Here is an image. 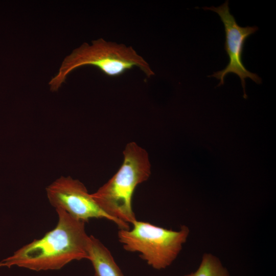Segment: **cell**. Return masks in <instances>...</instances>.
Masks as SVG:
<instances>
[{"label":"cell","instance_id":"cell-5","mask_svg":"<svg viewBox=\"0 0 276 276\" xmlns=\"http://www.w3.org/2000/svg\"><path fill=\"white\" fill-rule=\"evenodd\" d=\"M203 9L214 11L220 16L224 25L225 33L224 50L229 57V62L226 66L221 71L214 73L210 77L219 80L220 82L217 86H220L224 84V79L228 74H236L241 80L243 90V98L247 99L245 90L246 78H249L258 84L262 83L261 78L257 74L247 70L242 62L244 44L249 36L258 30V28L257 26H240L234 16L230 13L228 1L217 7H205Z\"/></svg>","mask_w":276,"mask_h":276},{"label":"cell","instance_id":"cell-8","mask_svg":"<svg viewBox=\"0 0 276 276\" xmlns=\"http://www.w3.org/2000/svg\"><path fill=\"white\" fill-rule=\"evenodd\" d=\"M184 276H229L220 260L211 254L203 255L198 269Z\"/></svg>","mask_w":276,"mask_h":276},{"label":"cell","instance_id":"cell-7","mask_svg":"<svg viewBox=\"0 0 276 276\" xmlns=\"http://www.w3.org/2000/svg\"><path fill=\"white\" fill-rule=\"evenodd\" d=\"M87 251L95 276H124L108 249L92 235L89 236Z\"/></svg>","mask_w":276,"mask_h":276},{"label":"cell","instance_id":"cell-2","mask_svg":"<svg viewBox=\"0 0 276 276\" xmlns=\"http://www.w3.org/2000/svg\"><path fill=\"white\" fill-rule=\"evenodd\" d=\"M123 154L118 171L91 196L106 213L128 229L129 224L136 220L132 196L136 187L149 178L151 166L147 151L135 142L128 143Z\"/></svg>","mask_w":276,"mask_h":276},{"label":"cell","instance_id":"cell-1","mask_svg":"<svg viewBox=\"0 0 276 276\" xmlns=\"http://www.w3.org/2000/svg\"><path fill=\"white\" fill-rule=\"evenodd\" d=\"M56 226L0 261V268L17 266L32 270H58L74 260L88 259L89 236L85 222L61 209Z\"/></svg>","mask_w":276,"mask_h":276},{"label":"cell","instance_id":"cell-3","mask_svg":"<svg viewBox=\"0 0 276 276\" xmlns=\"http://www.w3.org/2000/svg\"><path fill=\"white\" fill-rule=\"evenodd\" d=\"M86 65L95 66L111 77L119 76L135 66L148 78L155 74L146 61L131 47L100 38L93 41L91 45L83 43L64 59L58 74L49 83L51 90L57 91L70 73Z\"/></svg>","mask_w":276,"mask_h":276},{"label":"cell","instance_id":"cell-6","mask_svg":"<svg viewBox=\"0 0 276 276\" xmlns=\"http://www.w3.org/2000/svg\"><path fill=\"white\" fill-rule=\"evenodd\" d=\"M50 204L74 218L87 222L91 218H104L124 229L117 220L106 213L95 202L80 181L71 176H61L46 188Z\"/></svg>","mask_w":276,"mask_h":276},{"label":"cell","instance_id":"cell-4","mask_svg":"<svg viewBox=\"0 0 276 276\" xmlns=\"http://www.w3.org/2000/svg\"><path fill=\"white\" fill-rule=\"evenodd\" d=\"M132 225L131 229H120L119 242L125 250L138 252L156 269H164L171 264L189 234L185 225H182L180 231H174L137 220Z\"/></svg>","mask_w":276,"mask_h":276}]
</instances>
